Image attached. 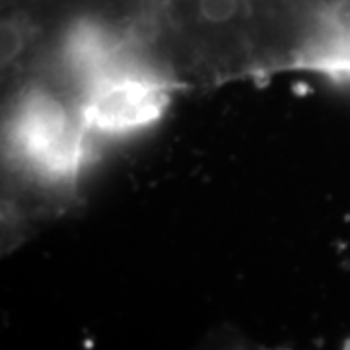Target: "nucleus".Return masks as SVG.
Instances as JSON below:
<instances>
[{
  "instance_id": "nucleus-1",
  "label": "nucleus",
  "mask_w": 350,
  "mask_h": 350,
  "mask_svg": "<svg viewBox=\"0 0 350 350\" xmlns=\"http://www.w3.org/2000/svg\"><path fill=\"white\" fill-rule=\"evenodd\" d=\"M90 135L80 105L45 88L22 96L10 125L16 156L51 181H70L80 174L88 156Z\"/></svg>"
},
{
  "instance_id": "nucleus-2",
  "label": "nucleus",
  "mask_w": 350,
  "mask_h": 350,
  "mask_svg": "<svg viewBox=\"0 0 350 350\" xmlns=\"http://www.w3.org/2000/svg\"><path fill=\"white\" fill-rule=\"evenodd\" d=\"M174 90L160 70L123 55L82 88L78 105L90 133L125 135L160 121Z\"/></svg>"
},
{
  "instance_id": "nucleus-3",
  "label": "nucleus",
  "mask_w": 350,
  "mask_h": 350,
  "mask_svg": "<svg viewBox=\"0 0 350 350\" xmlns=\"http://www.w3.org/2000/svg\"><path fill=\"white\" fill-rule=\"evenodd\" d=\"M243 16H247V4L243 0H195V22L208 36L236 31Z\"/></svg>"
},
{
  "instance_id": "nucleus-4",
  "label": "nucleus",
  "mask_w": 350,
  "mask_h": 350,
  "mask_svg": "<svg viewBox=\"0 0 350 350\" xmlns=\"http://www.w3.org/2000/svg\"><path fill=\"white\" fill-rule=\"evenodd\" d=\"M31 41V27L18 20H10L8 24H4V31H2V63L14 64L24 51L29 47Z\"/></svg>"
},
{
  "instance_id": "nucleus-5",
  "label": "nucleus",
  "mask_w": 350,
  "mask_h": 350,
  "mask_svg": "<svg viewBox=\"0 0 350 350\" xmlns=\"http://www.w3.org/2000/svg\"><path fill=\"white\" fill-rule=\"evenodd\" d=\"M243 2H245V4H247V6H250L251 2H255V0H243Z\"/></svg>"
}]
</instances>
